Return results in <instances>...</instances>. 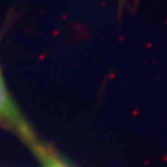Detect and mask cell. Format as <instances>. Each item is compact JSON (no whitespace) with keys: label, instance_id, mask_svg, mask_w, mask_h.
<instances>
[{"label":"cell","instance_id":"cell-1","mask_svg":"<svg viewBox=\"0 0 167 167\" xmlns=\"http://www.w3.org/2000/svg\"><path fill=\"white\" fill-rule=\"evenodd\" d=\"M0 124L15 132L25 141L32 145V148L40 149V151L42 152L41 147L37 142V139L32 132V128L29 127L22 113L16 107L15 102L12 99L2 77L1 70H0Z\"/></svg>","mask_w":167,"mask_h":167},{"label":"cell","instance_id":"cell-2","mask_svg":"<svg viewBox=\"0 0 167 167\" xmlns=\"http://www.w3.org/2000/svg\"><path fill=\"white\" fill-rule=\"evenodd\" d=\"M47 167H67L64 164H61V162H57V161H49L47 163Z\"/></svg>","mask_w":167,"mask_h":167}]
</instances>
